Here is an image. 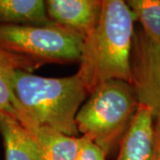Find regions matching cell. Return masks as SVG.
<instances>
[{"instance_id": "1", "label": "cell", "mask_w": 160, "mask_h": 160, "mask_svg": "<svg viewBox=\"0 0 160 160\" xmlns=\"http://www.w3.org/2000/svg\"><path fill=\"white\" fill-rule=\"evenodd\" d=\"M134 22L126 1L103 0L97 27L84 40L77 72L89 94L109 80L132 84Z\"/></svg>"}, {"instance_id": "2", "label": "cell", "mask_w": 160, "mask_h": 160, "mask_svg": "<svg viewBox=\"0 0 160 160\" xmlns=\"http://www.w3.org/2000/svg\"><path fill=\"white\" fill-rule=\"evenodd\" d=\"M14 93L20 105L18 120L29 131L46 128L76 137V115L88 92L79 76L44 78L16 70Z\"/></svg>"}, {"instance_id": "3", "label": "cell", "mask_w": 160, "mask_h": 160, "mask_svg": "<svg viewBox=\"0 0 160 160\" xmlns=\"http://www.w3.org/2000/svg\"><path fill=\"white\" fill-rule=\"evenodd\" d=\"M138 106L132 84L123 80L106 81L92 92L78 111V130L108 155L126 133Z\"/></svg>"}, {"instance_id": "4", "label": "cell", "mask_w": 160, "mask_h": 160, "mask_svg": "<svg viewBox=\"0 0 160 160\" xmlns=\"http://www.w3.org/2000/svg\"><path fill=\"white\" fill-rule=\"evenodd\" d=\"M84 40L53 22L0 26V48L27 58L39 67L46 63L79 62Z\"/></svg>"}, {"instance_id": "5", "label": "cell", "mask_w": 160, "mask_h": 160, "mask_svg": "<svg viewBox=\"0 0 160 160\" xmlns=\"http://www.w3.org/2000/svg\"><path fill=\"white\" fill-rule=\"evenodd\" d=\"M131 66L138 102L160 122V42L150 39L142 29L134 31Z\"/></svg>"}, {"instance_id": "6", "label": "cell", "mask_w": 160, "mask_h": 160, "mask_svg": "<svg viewBox=\"0 0 160 160\" xmlns=\"http://www.w3.org/2000/svg\"><path fill=\"white\" fill-rule=\"evenodd\" d=\"M103 0H47V15L52 22L81 36L84 39L97 27Z\"/></svg>"}, {"instance_id": "7", "label": "cell", "mask_w": 160, "mask_h": 160, "mask_svg": "<svg viewBox=\"0 0 160 160\" xmlns=\"http://www.w3.org/2000/svg\"><path fill=\"white\" fill-rule=\"evenodd\" d=\"M155 118L150 109L139 104L119 142L116 160H155Z\"/></svg>"}, {"instance_id": "8", "label": "cell", "mask_w": 160, "mask_h": 160, "mask_svg": "<svg viewBox=\"0 0 160 160\" xmlns=\"http://www.w3.org/2000/svg\"><path fill=\"white\" fill-rule=\"evenodd\" d=\"M0 134L6 160H40L34 134L16 118L3 111H0Z\"/></svg>"}, {"instance_id": "9", "label": "cell", "mask_w": 160, "mask_h": 160, "mask_svg": "<svg viewBox=\"0 0 160 160\" xmlns=\"http://www.w3.org/2000/svg\"><path fill=\"white\" fill-rule=\"evenodd\" d=\"M38 68L37 63L29 59L0 48V111L18 119L21 109L13 89L14 73L16 70L32 73Z\"/></svg>"}, {"instance_id": "10", "label": "cell", "mask_w": 160, "mask_h": 160, "mask_svg": "<svg viewBox=\"0 0 160 160\" xmlns=\"http://www.w3.org/2000/svg\"><path fill=\"white\" fill-rule=\"evenodd\" d=\"M50 22L44 0H0V26Z\"/></svg>"}, {"instance_id": "11", "label": "cell", "mask_w": 160, "mask_h": 160, "mask_svg": "<svg viewBox=\"0 0 160 160\" xmlns=\"http://www.w3.org/2000/svg\"><path fill=\"white\" fill-rule=\"evenodd\" d=\"M30 132L38 143L40 160H76L80 138L68 136L46 128Z\"/></svg>"}, {"instance_id": "12", "label": "cell", "mask_w": 160, "mask_h": 160, "mask_svg": "<svg viewBox=\"0 0 160 160\" xmlns=\"http://www.w3.org/2000/svg\"><path fill=\"white\" fill-rule=\"evenodd\" d=\"M136 22L142 30L150 39L160 42V0H128Z\"/></svg>"}, {"instance_id": "13", "label": "cell", "mask_w": 160, "mask_h": 160, "mask_svg": "<svg viewBox=\"0 0 160 160\" xmlns=\"http://www.w3.org/2000/svg\"><path fill=\"white\" fill-rule=\"evenodd\" d=\"M106 156L96 144L85 136L80 138V144L76 160H106Z\"/></svg>"}, {"instance_id": "14", "label": "cell", "mask_w": 160, "mask_h": 160, "mask_svg": "<svg viewBox=\"0 0 160 160\" xmlns=\"http://www.w3.org/2000/svg\"><path fill=\"white\" fill-rule=\"evenodd\" d=\"M155 160H160V122L155 121Z\"/></svg>"}]
</instances>
